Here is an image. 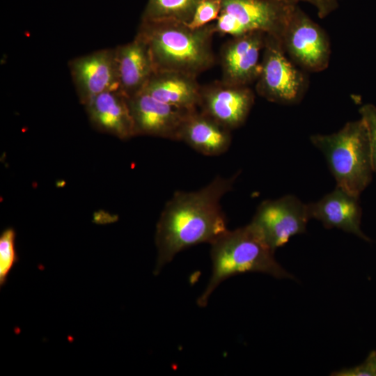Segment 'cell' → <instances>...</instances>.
<instances>
[{
  "label": "cell",
  "mask_w": 376,
  "mask_h": 376,
  "mask_svg": "<svg viewBox=\"0 0 376 376\" xmlns=\"http://www.w3.org/2000/svg\"><path fill=\"white\" fill-rule=\"evenodd\" d=\"M237 175L217 176L198 190L175 192L166 202L156 226L155 274L180 251L210 244L228 230L221 200L231 191Z\"/></svg>",
  "instance_id": "6da1fadb"
},
{
  "label": "cell",
  "mask_w": 376,
  "mask_h": 376,
  "mask_svg": "<svg viewBox=\"0 0 376 376\" xmlns=\"http://www.w3.org/2000/svg\"><path fill=\"white\" fill-rule=\"evenodd\" d=\"M213 23L193 29L173 21L141 20L137 35L147 44L155 71H173L198 77L210 69L216 56L212 49Z\"/></svg>",
  "instance_id": "7a4b0ae2"
},
{
  "label": "cell",
  "mask_w": 376,
  "mask_h": 376,
  "mask_svg": "<svg viewBox=\"0 0 376 376\" xmlns=\"http://www.w3.org/2000/svg\"><path fill=\"white\" fill-rule=\"evenodd\" d=\"M212 274L197 300L200 307L207 304L216 288L228 278L244 273L260 272L276 279H292L275 259L273 251L249 224L227 230L210 243Z\"/></svg>",
  "instance_id": "3957f363"
},
{
  "label": "cell",
  "mask_w": 376,
  "mask_h": 376,
  "mask_svg": "<svg viewBox=\"0 0 376 376\" xmlns=\"http://www.w3.org/2000/svg\"><path fill=\"white\" fill-rule=\"evenodd\" d=\"M324 155L336 186L357 197L368 186L374 173L370 140L363 120L349 121L329 134L311 136Z\"/></svg>",
  "instance_id": "277c9868"
},
{
  "label": "cell",
  "mask_w": 376,
  "mask_h": 376,
  "mask_svg": "<svg viewBox=\"0 0 376 376\" xmlns=\"http://www.w3.org/2000/svg\"><path fill=\"white\" fill-rule=\"evenodd\" d=\"M220 1V14L213 23L216 33L237 36L260 31L281 42L295 5L279 0Z\"/></svg>",
  "instance_id": "5b68a950"
},
{
  "label": "cell",
  "mask_w": 376,
  "mask_h": 376,
  "mask_svg": "<svg viewBox=\"0 0 376 376\" xmlns=\"http://www.w3.org/2000/svg\"><path fill=\"white\" fill-rule=\"evenodd\" d=\"M307 86L306 75L288 58L281 42L267 35L256 93L273 103L292 105L301 100Z\"/></svg>",
  "instance_id": "8992f818"
},
{
  "label": "cell",
  "mask_w": 376,
  "mask_h": 376,
  "mask_svg": "<svg viewBox=\"0 0 376 376\" xmlns=\"http://www.w3.org/2000/svg\"><path fill=\"white\" fill-rule=\"evenodd\" d=\"M281 44L288 58L304 71L319 72L329 67V38L298 4L292 8Z\"/></svg>",
  "instance_id": "52a82bcc"
},
{
  "label": "cell",
  "mask_w": 376,
  "mask_h": 376,
  "mask_svg": "<svg viewBox=\"0 0 376 376\" xmlns=\"http://www.w3.org/2000/svg\"><path fill=\"white\" fill-rule=\"evenodd\" d=\"M310 219L308 204L294 195H285L263 201L249 224L275 251L304 233Z\"/></svg>",
  "instance_id": "ba28073f"
},
{
  "label": "cell",
  "mask_w": 376,
  "mask_h": 376,
  "mask_svg": "<svg viewBox=\"0 0 376 376\" xmlns=\"http://www.w3.org/2000/svg\"><path fill=\"white\" fill-rule=\"evenodd\" d=\"M254 102V93L249 86L217 80L201 86L198 109L232 131L245 123Z\"/></svg>",
  "instance_id": "9c48e42d"
},
{
  "label": "cell",
  "mask_w": 376,
  "mask_h": 376,
  "mask_svg": "<svg viewBox=\"0 0 376 376\" xmlns=\"http://www.w3.org/2000/svg\"><path fill=\"white\" fill-rule=\"evenodd\" d=\"M267 34L260 31L232 36L221 47V81L235 86H247L256 81L260 71V53Z\"/></svg>",
  "instance_id": "30bf717a"
},
{
  "label": "cell",
  "mask_w": 376,
  "mask_h": 376,
  "mask_svg": "<svg viewBox=\"0 0 376 376\" xmlns=\"http://www.w3.org/2000/svg\"><path fill=\"white\" fill-rule=\"evenodd\" d=\"M80 102L87 105L98 95L119 90L115 49L98 50L69 63Z\"/></svg>",
  "instance_id": "8fae6325"
},
{
  "label": "cell",
  "mask_w": 376,
  "mask_h": 376,
  "mask_svg": "<svg viewBox=\"0 0 376 376\" xmlns=\"http://www.w3.org/2000/svg\"><path fill=\"white\" fill-rule=\"evenodd\" d=\"M127 101L136 136L177 141L185 117L192 111L160 102L143 91L128 97Z\"/></svg>",
  "instance_id": "7c38bea8"
},
{
  "label": "cell",
  "mask_w": 376,
  "mask_h": 376,
  "mask_svg": "<svg viewBox=\"0 0 376 376\" xmlns=\"http://www.w3.org/2000/svg\"><path fill=\"white\" fill-rule=\"evenodd\" d=\"M311 219L327 228H338L370 241L361 229L362 210L357 197L339 187L319 201L308 204Z\"/></svg>",
  "instance_id": "4fadbf2b"
},
{
  "label": "cell",
  "mask_w": 376,
  "mask_h": 376,
  "mask_svg": "<svg viewBox=\"0 0 376 376\" xmlns=\"http://www.w3.org/2000/svg\"><path fill=\"white\" fill-rule=\"evenodd\" d=\"M85 107L97 130L123 140L136 136L127 97L119 90L104 92Z\"/></svg>",
  "instance_id": "5bb4252c"
},
{
  "label": "cell",
  "mask_w": 376,
  "mask_h": 376,
  "mask_svg": "<svg viewBox=\"0 0 376 376\" xmlns=\"http://www.w3.org/2000/svg\"><path fill=\"white\" fill-rule=\"evenodd\" d=\"M119 91L127 98L141 92L155 72L146 42L137 34L115 48Z\"/></svg>",
  "instance_id": "9a60e30c"
},
{
  "label": "cell",
  "mask_w": 376,
  "mask_h": 376,
  "mask_svg": "<svg viewBox=\"0 0 376 376\" xmlns=\"http://www.w3.org/2000/svg\"><path fill=\"white\" fill-rule=\"evenodd\" d=\"M177 141L206 156H217L226 152L232 141L231 130L201 112L190 111L185 117Z\"/></svg>",
  "instance_id": "2e32d148"
},
{
  "label": "cell",
  "mask_w": 376,
  "mask_h": 376,
  "mask_svg": "<svg viewBox=\"0 0 376 376\" xmlns=\"http://www.w3.org/2000/svg\"><path fill=\"white\" fill-rule=\"evenodd\" d=\"M201 88L196 77L178 72L155 71L142 91L164 103L194 111L198 107Z\"/></svg>",
  "instance_id": "e0dca14e"
},
{
  "label": "cell",
  "mask_w": 376,
  "mask_h": 376,
  "mask_svg": "<svg viewBox=\"0 0 376 376\" xmlns=\"http://www.w3.org/2000/svg\"><path fill=\"white\" fill-rule=\"evenodd\" d=\"M201 0H148L141 20L189 24Z\"/></svg>",
  "instance_id": "ac0fdd59"
},
{
  "label": "cell",
  "mask_w": 376,
  "mask_h": 376,
  "mask_svg": "<svg viewBox=\"0 0 376 376\" xmlns=\"http://www.w3.org/2000/svg\"><path fill=\"white\" fill-rule=\"evenodd\" d=\"M16 233L13 228H6L0 235V286L6 283L8 276L19 258L15 249Z\"/></svg>",
  "instance_id": "d6986e66"
},
{
  "label": "cell",
  "mask_w": 376,
  "mask_h": 376,
  "mask_svg": "<svg viewBox=\"0 0 376 376\" xmlns=\"http://www.w3.org/2000/svg\"><path fill=\"white\" fill-rule=\"evenodd\" d=\"M220 0H201L192 20L188 24L193 29L200 28L216 20L221 11Z\"/></svg>",
  "instance_id": "ffe728a7"
},
{
  "label": "cell",
  "mask_w": 376,
  "mask_h": 376,
  "mask_svg": "<svg viewBox=\"0 0 376 376\" xmlns=\"http://www.w3.org/2000/svg\"><path fill=\"white\" fill-rule=\"evenodd\" d=\"M359 112L368 130L373 171L376 174V107L370 103L364 104Z\"/></svg>",
  "instance_id": "44dd1931"
},
{
  "label": "cell",
  "mask_w": 376,
  "mask_h": 376,
  "mask_svg": "<svg viewBox=\"0 0 376 376\" xmlns=\"http://www.w3.org/2000/svg\"><path fill=\"white\" fill-rule=\"evenodd\" d=\"M287 3H307L315 8L318 17L325 18L334 12L339 6L338 0H279Z\"/></svg>",
  "instance_id": "7402d4cb"
},
{
  "label": "cell",
  "mask_w": 376,
  "mask_h": 376,
  "mask_svg": "<svg viewBox=\"0 0 376 376\" xmlns=\"http://www.w3.org/2000/svg\"><path fill=\"white\" fill-rule=\"evenodd\" d=\"M333 376H376V370L371 358L368 355L366 359L357 366L345 368L333 372Z\"/></svg>",
  "instance_id": "603a6c76"
},
{
  "label": "cell",
  "mask_w": 376,
  "mask_h": 376,
  "mask_svg": "<svg viewBox=\"0 0 376 376\" xmlns=\"http://www.w3.org/2000/svg\"><path fill=\"white\" fill-rule=\"evenodd\" d=\"M370 357L371 358V360L373 361V366L375 367V369L376 370V352L373 351L369 354Z\"/></svg>",
  "instance_id": "cb8c5ba5"
}]
</instances>
